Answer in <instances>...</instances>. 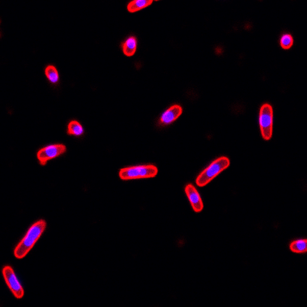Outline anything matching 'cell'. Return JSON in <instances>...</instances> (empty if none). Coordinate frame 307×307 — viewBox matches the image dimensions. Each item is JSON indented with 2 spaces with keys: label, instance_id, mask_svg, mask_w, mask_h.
I'll return each mask as SVG.
<instances>
[{
  "label": "cell",
  "instance_id": "1",
  "mask_svg": "<svg viewBox=\"0 0 307 307\" xmlns=\"http://www.w3.org/2000/svg\"><path fill=\"white\" fill-rule=\"evenodd\" d=\"M46 228V222L44 220H39L33 223L28 229L22 241L18 244L14 250V256L17 259L25 258L29 252L33 248L38 240L41 238Z\"/></svg>",
  "mask_w": 307,
  "mask_h": 307
},
{
  "label": "cell",
  "instance_id": "2",
  "mask_svg": "<svg viewBox=\"0 0 307 307\" xmlns=\"http://www.w3.org/2000/svg\"><path fill=\"white\" fill-rule=\"evenodd\" d=\"M229 165L231 162L228 158L220 157L216 159L197 176L196 178V184L197 186L200 188L206 186L220 173L229 168Z\"/></svg>",
  "mask_w": 307,
  "mask_h": 307
},
{
  "label": "cell",
  "instance_id": "3",
  "mask_svg": "<svg viewBox=\"0 0 307 307\" xmlns=\"http://www.w3.org/2000/svg\"><path fill=\"white\" fill-rule=\"evenodd\" d=\"M159 169L152 165H138L121 168L119 177L121 180H136V179L150 178L157 176Z\"/></svg>",
  "mask_w": 307,
  "mask_h": 307
},
{
  "label": "cell",
  "instance_id": "4",
  "mask_svg": "<svg viewBox=\"0 0 307 307\" xmlns=\"http://www.w3.org/2000/svg\"><path fill=\"white\" fill-rule=\"evenodd\" d=\"M273 110L268 103L262 105L260 109L259 125L261 135L265 141L271 139L273 135Z\"/></svg>",
  "mask_w": 307,
  "mask_h": 307
},
{
  "label": "cell",
  "instance_id": "5",
  "mask_svg": "<svg viewBox=\"0 0 307 307\" xmlns=\"http://www.w3.org/2000/svg\"><path fill=\"white\" fill-rule=\"evenodd\" d=\"M3 275L6 284L12 292L15 297L22 299L24 296V290L22 286L19 283L14 270L10 266H6L3 269Z\"/></svg>",
  "mask_w": 307,
  "mask_h": 307
},
{
  "label": "cell",
  "instance_id": "6",
  "mask_svg": "<svg viewBox=\"0 0 307 307\" xmlns=\"http://www.w3.org/2000/svg\"><path fill=\"white\" fill-rule=\"evenodd\" d=\"M66 151V147L62 144H51L42 147L37 152V159L42 166H45L48 161L62 156Z\"/></svg>",
  "mask_w": 307,
  "mask_h": 307
},
{
  "label": "cell",
  "instance_id": "7",
  "mask_svg": "<svg viewBox=\"0 0 307 307\" xmlns=\"http://www.w3.org/2000/svg\"><path fill=\"white\" fill-rule=\"evenodd\" d=\"M185 191L194 212H201L203 209V201H202L201 197H200V194H199L197 190L196 189L195 187L192 184H188L185 187Z\"/></svg>",
  "mask_w": 307,
  "mask_h": 307
},
{
  "label": "cell",
  "instance_id": "8",
  "mask_svg": "<svg viewBox=\"0 0 307 307\" xmlns=\"http://www.w3.org/2000/svg\"><path fill=\"white\" fill-rule=\"evenodd\" d=\"M183 113V109L180 105H174L169 109L162 113L159 120V124L162 126L168 125L172 124Z\"/></svg>",
  "mask_w": 307,
  "mask_h": 307
},
{
  "label": "cell",
  "instance_id": "9",
  "mask_svg": "<svg viewBox=\"0 0 307 307\" xmlns=\"http://www.w3.org/2000/svg\"><path fill=\"white\" fill-rule=\"evenodd\" d=\"M137 45H138V40L135 36H130L127 38L124 42L121 44V49L123 53L127 57L133 56L136 53Z\"/></svg>",
  "mask_w": 307,
  "mask_h": 307
},
{
  "label": "cell",
  "instance_id": "10",
  "mask_svg": "<svg viewBox=\"0 0 307 307\" xmlns=\"http://www.w3.org/2000/svg\"><path fill=\"white\" fill-rule=\"evenodd\" d=\"M153 4L152 0H134L127 4V11L129 13H135L149 7Z\"/></svg>",
  "mask_w": 307,
  "mask_h": 307
},
{
  "label": "cell",
  "instance_id": "11",
  "mask_svg": "<svg viewBox=\"0 0 307 307\" xmlns=\"http://www.w3.org/2000/svg\"><path fill=\"white\" fill-rule=\"evenodd\" d=\"M67 133L68 135H74V136H81L84 133V129L79 121L74 120L68 123Z\"/></svg>",
  "mask_w": 307,
  "mask_h": 307
},
{
  "label": "cell",
  "instance_id": "12",
  "mask_svg": "<svg viewBox=\"0 0 307 307\" xmlns=\"http://www.w3.org/2000/svg\"><path fill=\"white\" fill-rule=\"evenodd\" d=\"M290 249L292 252L296 253H305L307 251V241L305 239H299L293 241L290 244Z\"/></svg>",
  "mask_w": 307,
  "mask_h": 307
},
{
  "label": "cell",
  "instance_id": "13",
  "mask_svg": "<svg viewBox=\"0 0 307 307\" xmlns=\"http://www.w3.org/2000/svg\"><path fill=\"white\" fill-rule=\"evenodd\" d=\"M45 75L50 83L56 84L59 82V75L58 70L54 65H48L45 70Z\"/></svg>",
  "mask_w": 307,
  "mask_h": 307
},
{
  "label": "cell",
  "instance_id": "14",
  "mask_svg": "<svg viewBox=\"0 0 307 307\" xmlns=\"http://www.w3.org/2000/svg\"><path fill=\"white\" fill-rule=\"evenodd\" d=\"M293 42L294 40H293L292 35L285 33L281 36L280 39H279V45L283 49L288 50L293 46Z\"/></svg>",
  "mask_w": 307,
  "mask_h": 307
}]
</instances>
